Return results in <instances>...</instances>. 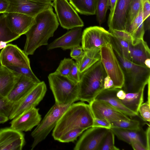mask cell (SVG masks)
I'll return each mask as SVG.
<instances>
[{"label": "cell", "mask_w": 150, "mask_h": 150, "mask_svg": "<svg viewBox=\"0 0 150 150\" xmlns=\"http://www.w3.org/2000/svg\"><path fill=\"white\" fill-rule=\"evenodd\" d=\"M143 2H150V0H142Z\"/></svg>", "instance_id": "obj_52"}, {"label": "cell", "mask_w": 150, "mask_h": 150, "mask_svg": "<svg viewBox=\"0 0 150 150\" xmlns=\"http://www.w3.org/2000/svg\"><path fill=\"white\" fill-rule=\"evenodd\" d=\"M38 83L28 77L18 74L13 87L6 98L10 102L17 103Z\"/></svg>", "instance_id": "obj_19"}, {"label": "cell", "mask_w": 150, "mask_h": 150, "mask_svg": "<svg viewBox=\"0 0 150 150\" xmlns=\"http://www.w3.org/2000/svg\"><path fill=\"white\" fill-rule=\"evenodd\" d=\"M89 104L94 117L104 120L110 123L130 119L129 117L103 101L94 100Z\"/></svg>", "instance_id": "obj_14"}, {"label": "cell", "mask_w": 150, "mask_h": 150, "mask_svg": "<svg viewBox=\"0 0 150 150\" xmlns=\"http://www.w3.org/2000/svg\"><path fill=\"white\" fill-rule=\"evenodd\" d=\"M7 68L17 74L28 77L38 83L41 81L33 72L30 67H11Z\"/></svg>", "instance_id": "obj_36"}, {"label": "cell", "mask_w": 150, "mask_h": 150, "mask_svg": "<svg viewBox=\"0 0 150 150\" xmlns=\"http://www.w3.org/2000/svg\"><path fill=\"white\" fill-rule=\"evenodd\" d=\"M18 74L8 68L0 67V94L6 97L13 87Z\"/></svg>", "instance_id": "obj_23"}, {"label": "cell", "mask_w": 150, "mask_h": 150, "mask_svg": "<svg viewBox=\"0 0 150 150\" xmlns=\"http://www.w3.org/2000/svg\"><path fill=\"white\" fill-rule=\"evenodd\" d=\"M85 130L78 129L69 131L62 135L58 141L62 143L74 142Z\"/></svg>", "instance_id": "obj_38"}, {"label": "cell", "mask_w": 150, "mask_h": 150, "mask_svg": "<svg viewBox=\"0 0 150 150\" xmlns=\"http://www.w3.org/2000/svg\"><path fill=\"white\" fill-rule=\"evenodd\" d=\"M21 36L11 31L8 26L4 13L0 16V42L7 44L16 40Z\"/></svg>", "instance_id": "obj_30"}, {"label": "cell", "mask_w": 150, "mask_h": 150, "mask_svg": "<svg viewBox=\"0 0 150 150\" xmlns=\"http://www.w3.org/2000/svg\"><path fill=\"white\" fill-rule=\"evenodd\" d=\"M59 23L52 6L38 14L25 35L26 40L23 51L27 55L33 54L40 47L48 45L49 39L53 36Z\"/></svg>", "instance_id": "obj_1"}, {"label": "cell", "mask_w": 150, "mask_h": 150, "mask_svg": "<svg viewBox=\"0 0 150 150\" xmlns=\"http://www.w3.org/2000/svg\"><path fill=\"white\" fill-rule=\"evenodd\" d=\"M114 52L124 75V83L121 89L126 93H135L145 88L150 81V69L135 64Z\"/></svg>", "instance_id": "obj_4"}, {"label": "cell", "mask_w": 150, "mask_h": 150, "mask_svg": "<svg viewBox=\"0 0 150 150\" xmlns=\"http://www.w3.org/2000/svg\"><path fill=\"white\" fill-rule=\"evenodd\" d=\"M0 62L2 66L30 68L29 58L24 52L16 45L8 44L0 52Z\"/></svg>", "instance_id": "obj_12"}, {"label": "cell", "mask_w": 150, "mask_h": 150, "mask_svg": "<svg viewBox=\"0 0 150 150\" xmlns=\"http://www.w3.org/2000/svg\"><path fill=\"white\" fill-rule=\"evenodd\" d=\"M16 104L10 102L0 94V114L8 117Z\"/></svg>", "instance_id": "obj_37"}, {"label": "cell", "mask_w": 150, "mask_h": 150, "mask_svg": "<svg viewBox=\"0 0 150 150\" xmlns=\"http://www.w3.org/2000/svg\"><path fill=\"white\" fill-rule=\"evenodd\" d=\"M94 117L89 104L83 102L71 104L63 114L54 128L52 136L57 141L70 130L92 127Z\"/></svg>", "instance_id": "obj_2"}, {"label": "cell", "mask_w": 150, "mask_h": 150, "mask_svg": "<svg viewBox=\"0 0 150 150\" xmlns=\"http://www.w3.org/2000/svg\"><path fill=\"white\" fill-rule=\"evenodd\" d=\"M48 79L55 103L66 105L79 100L78 83L54 72L49 75Z\"/></svg>", "instance_id": "obj_5"}, {"label": "cell", "mask_w": 150, "mask_h": 150, "mask_svg": "<svg viewBox=\"0 0 150 150\" xmlns=\"http://www.w3.org/2000/svg\"><path fill=\"white\" fill-rule=\"evenodd\" d=\"M107 76L100 61L80 74L78 83L79 100L89 103L104 89V80Z\"/></svg>", "instance_id": "obj_3"}, {"label": "cell", "mask_w": 150, "mask_h": 150, "mask_svg": "<svg viewBox=\"0 0 150 150\" xmlns=\"http://www.w3.org/2000/svg\"><path fill=\"white\" fill-rule=\"evenodd\" d=\"M100 50V61L107 75L113 81L115 88L121 89L124 83V74L111 43L102 47Z\"/></svg>", "instance_id": "obj_7"}, {"label": "cell", "mask_w": 150, "mask_h": 150, "mask_svg": "<svg viewBox=\"0 0 150 150\" xmlns=\"http://www.w3.org/2000/svg\"><path fill=\"white\" fill-rule=\"evenodd\" d=\"M150 125H149V126L144 132L145 144L147 150L150 149Z\"/></svg>", "instance_id": "obj_47"}, {"label": "cell", "mask_w": 150, "mask_h": 150, "mask_svg": "<svg viewBox=\"0 0 150 150\" xmlns=\"http://www.w3.org/2000/svg\"><path fill=\"white\" fill-rule=\"evenodd\" d=\"M82 27H78L71 29L61 37L48 45V50L61 48L63 50H71L80 45L81 42Z\"/></svg>", "instance_id": "obj_18"}, {"label": "cell", "mask_w": 150, "mask_h": 150, "mask_svg": "<svg viewBox=\"0 0 150 150\" xmlns=\"http://www.w3.org/2000/svg\"><path fill=\"white\" fill-rule=\"evenodd\" d=\"M115 145V134L109 129L103 139L98 150H118Z\"/></svg>", "instance_id": "obj_33"}, {"label": "cell", "mask_w": 150, "mask_h": 150, "mask_svg": "<svg viewBox=\"0 0 150 150\" xmlns=\"http://www.w3.org/2000/svg\"><path fill=\"white\" fill-rule=\"evenodd\" d=\"M104 89H109L114 87L113 81L108 76H107L104 80Z\"/></svg>", "instance_id": "obj_46"}, {"label": "cell", "mask_w": 150, "mask_h": 150, "mask_svg": "<svg viewBox=\"0 0 150 150\" xmlns=\"http://www.w3.org/2000/svg\"><path fill=\"white\" fill-rule=\"evenodd\" d=\"M92 127L106 128L110 129L111 127L110 123L104 120L94 117Z\"/></svg>", "instance_id": "obj_42"}, {"label": "cell", "mask_w": 150, "mask_h": 150, "mask_svg": "<svg viewBox=\"0 0 150 150\" xmlns=\"http://www.w3.org/2000/svg\"><path fill=\"white\" fill-rule=\"evenodd\" d=\"M130 144L134 150H147L145 145L136 139L132 140Z\"/></svg>", "instance_id": "obj_44"}, {"label": "cell", "mask_w": 150, "mask_h": 150, "mask_svg": "<svg viewBox=\"0 0 150 150\" xmlns=\"http://www.w3.org/2000/svg\"><path fill=\"white\" fill-rule=\"evenodd\" d=\"M1 66V64L0 63V67Z\"/></svg>", "instance_id": "obj_53"}, {"label": "cell", "mask_w": 150, "mask_h": 150, "mask_svg": "<svg viewBox=\"0 0 150 150\" xmlns=\"http://www.w3.org/2000/svg\"><path fill=\"white\" fill-rule=\"evenodd\" d=\"M71 50L70 56L76 61L79 60L84 52L82 47L80 45L75 47Z\"/></svg>", "instance_id": "obj_43"}, {"label": "cell", "mask_w": 150, "mask_h": 150, "mask_svg": "<svg viewBox=\"0 0 150 150\" xmlns=\"http://www.w3.org/2000/svg\"><path fill=\"white\" fill-rule=\"evenodd\" d=\"M145 66L148 68L150 69V59H146L144 62Z\"/></svg>", "instance_id": "obj_50"}, {"label": "cell", "mask_w": 150, "mask_h": 150, "mask_svg": "<svg viewBox=\"0 0 150 150\" xmlns=\"http://www.w3.org/2000/svg\"><path fill=\"white\" fill-rule=\"evenodd\" d=\"M25 143L22 132L10 127L0 129V150H21Z\"/></svg>", "instance_id": "obj_16"}, {"label": "cell", "mask_w": 150, "mask_h": 150, "mask_svg": "<svg viewBox=\"0 0 150 150\" xmlns=\"http://www.w3.org/2000/svg\"><path fill=\"white\" fill-rule=\"evenodd\" d=\"M53 0H7L9 5L6 12L20 13L35 17L52 6Z\"/></svg>", "instance_id": "obj_10"}, {"label": "cell", "mask_w": 150, "mask_h": 150, "mask_svg": "<svg viewBox=\"0 0 150 150\" xmlns=\"http://www.w3.org/2000/svg\"><path fill=\"white\" fill-rule=\"evenodd\" d=\"M69 1L75 10L81 14H96L97 0H69Z\"/></svg>", "instance_id": "obj_28"}, {"label": "cell", "mask_w": 150, "mask_h": 150, "mask_svg": "<svg viewBox=\"0 0 150 150\" xmlns=\"http://www.w3.org/2000/svg\"><path fill=\"white\" fill-rule=\"evenodd\" d=\"M71 104L62 105L55 103L52 106L43 120L31 133V136L33 138V141L31 146V150L33 149L38 144L45 139Z\"/></svg>", "instance_id": "obj_6"}, {"label": "cell", "mask_w": 150, "mask_h": 150, "mask_svg": "<svg viewBox=\"0 0 150 150\" xmlns=\"http://www.w3.org/2000/svg\"><path fill=\"white\" fill-rule=\"evenodd\" d=\"M3 13L9 28L20 36L25 34L34 23V17L25 14L16 12Z\"/></svg>", "instance_id": "obj_17"}, {"label": "cell", "mask_w": 150, "mask_h": 150, "mask_svg": "<svg viewBox=\"0 0 150 150\" xmlns=\"http://www.w3.org/2000/svg\"><path fill=\"white\" fill-rule=\"evenodd\" d=\"M80 75L78 65L76 62H74L71 68L68 77L73 82L78 83L80 79Z\"/></svg>", "instance_id": "obj_41"}, {"label": "cell", "mask_w": 150, "mask_h": 150, "mask_svg": "<svg viewBox=\"0 0 150 150\" xmlns=\"http://www.w3.org/2000/svg\"><path fill=\"white\" fill-rule=\"evenodd\" d=\"M109 129L92 127L85 130L74 147V150H98Z\"/></svg>", "instance_id": "obj_13"}, {"label": "cell", "mask_w": 150, "mask_h": 150, "mask_svg": "<svg viewBox=\"0 0 150 150\" xmlns=\"http://www.w3.org/2000/svg\"><path fill=\"white\" fill-rule=\"evenodd\" d=\"M62 27L67 30L82 27L84 23L67 0H53L52 4Z\"/></svg>", "instance_id": "obj_8"}, {"label": "cell", "mask_w": 150, "mask_h": 150, "mask_svg": "<svg viewBox=\"0 0 150 150\" xmlns=\"http://www.w3.org/2000/svg\"><path fill=\"white\" fill-rule=\"evenodd\" d=\"M141 4L142 0H132L127 15L126 29L132 22L137 15Z\"/></svg>", "instance_id": "obj_34"}, {"label": "cell", "mask_w": 150, "mask_h": 150, "mask_svg": "<svg viewBox=\"0 0 150 150\" xmlns=\"http://www.w3.org/2000/svg\"><path fill=\"white\" fill-rule=\"evenodd\" d=\"M39 111V109L34 107L22 113L12 119L10 127L21 132L31 131L41 120Z\"/></svg>", "instance_id": "obj_15"}, {"label": "cell", "mask_w": 150, "mask_h": 150, "mask_svg": "<svg viewBox=\"0 0 150 150\" xmlns=\"http://www.w3.org/2000/svg\"><path fill=\"white\" fill-rule=\"evenodd\" d=\"M110 129L119 139L129 144L132 140L136 139L145 146L141 130H133L115 127H111Z\"/></svg>", "instance_id": "obj_27"}, {"label": "cell", "mask_w": 150, "mask_h": 150, "mask_svg": "<svg viewBox=\"0 0 150 150\" xmlns=\"http://www.w3.org/2000/svg\"><path fill=\"white\" fill-rule=\"evenodd\" d=\"M100 48H94L84 51L81 57L76 61L81 74L100 60Z\"/></svg>", "instance_id": "obj_24"}, {"label": "cell", "mask_w": 150, "mask_h": 150, "mask_svg": "<svg viewBox=\"0 0 150 150\" xmlns=\"http://www.w3.org/2000/svg\"><path fill=\"white\" fill-rule=\"evenodd\" d=\"M9 120L7 117L0 114V124H3L7 121Z\"/></svg>", "instance_id": "obj_49"}, {"label": "cell", "mask_w": 150, "mask_h": 150, "mask_svg": "<svg viewBox=\"0 0 150 150\" xmlns=\"http://www.w3.org/2000/svg\"><path fill=\"white\" fill-rule=\"evenodd\" d=\"M118 89L113 88L104 89L98 95L94 100L105 102L128 117L138 116L126 108L117 98L116 93Z\"/></svg>", "instance_id": "obj_21"}, {"label": "cell", "mask_w": 150, "mask_h": 150, "mask_svg": "<svg viewBox=\"0 0 150 150\" xmlns=\"http://www.w3.org/2000/svg\"><path fill=\"white\" fill-rule=\"evenodd\" d=\"M112 35L110 33L101 27H88L82 33L81 47L84 51L100 48L110 43Z\"/></svg>", "instance_id": "obj_9"}, {"label": "cell", "mask_w": 150, "mask_h": 150, "mask_svg": "<svg viewBox=\"0 0 150 150\" xmlns=\"http://www.w3.org/2000/svg\"><path fill=\"white\" fill-rule=\"evenodd\" d=\"M110 32L113 36L124 40L133 42L135 40L130 34L125 30H113Z\"/></svg>", "instance_id": "obj_40"}, {"label": "cell", "mask_w": 150, "mask_h": 150, "mask_svg": "<svg viewBox=\"0 0 150 150\" xmlns=\"http://www.w3.org/2000/svg\"><path fill=\"white\" fill-rule=\"evenodd\" d=\"M144 88L137 92L126 93L123 98L120 100L126 108L138 115L139 107L144 101Z\"/></svg>", "instance_id": "obj_25"}, {"label": "cell", "mask_w": 150, "mask_h": 150, "mask_svg": "<svg viewBox=\"0 0 150 150\" xmlns=\"http://www.w3.org/2000/svg\"><path fill=\"white\" fill-rule=\"evenodd\" d=\"M110 123L111 127L136 131L141 130L140 122L136 120L130 119L128 120H119Z\"/></svg>", "instance_id": "obj_31"}, {"label": "cell", "mask_w": 150, "mask_h": 150, "mask_svg": "<svg viewBox=\"0 0 150 150\" xmlns=\"http://www.w3.org/2000/svg\"><path fill=\"white\" fill-rule=\"evenodd\" d=\"M117 0H109L110 12L108 21V26L111 22L114 13V12L117 3Z\"/></svg>", "instance_id": "obj_45"}, {"label": "cell", "mask_w": 150, "mask_h": 150, "mask_svg": "<svg viewBox=\"0 0 150 150\" xmlns=\"http://www.w3.org/2000/svg\"><path fill=\"white\" fill-rule=\"evenodd\" d=\"M47 90L44 81L38 83L27 95L16 103L9 119L12 120L24 112L35 107L43 98Z\"/></svg>", "instance_id": "obj_11"}, {"label": "cell", "mask_w": 150, "mask_h": 150, "mask_svg": "<svg viewBox=\"0 0 150 150\" xmlns=\"http://www.w3.org/2000/svg\"><path fill=\"white\" fill-rule=\"evenodd\" d=\"M109 7V0H97L95 14L97 21L100 25L105 21L107 11Z\"/></svg>", "instance_id": "obj_32"}, {"label": "cell", "mask_w": 150, "mask_h": 150, "mask_svg": "<svg viewBox=\"0 0 150 150\" xmlns=\"http://www.w3.org/2000/svg\"><path fill=\"white\" fill-rule=\"evenodd\" d=\"M127 31L135 40H144L145 30L143 19L142 5L139 11L132 22L126 28Z\"/></svg>", "instance_id": "obj_26"}, {"label": "cell", "mask_w": 150, "mask_h": 150, "mask_svg": "<svg viewBox=\"0 0 150 150\" xmlns=\"http://www.w3.org/2000/svg\"><path fill=\"white\" fill-rule=\"evenodd\" d=\"M110 43L114 51L129 60L132 42L124 40L112 35Z\"/></svg>", "instance_id": "obj_29"}, {"label": "cell", "mask_w": 150, "mask_h": 150, "mask_svg": "<svg viewBox=\"0 0 150 150\" xmlns=\"http://www.w3.org/2000/svg\"><path fill=\"white\" fill-rule=\"evenodd\" d=\"M150 58V50L144 40H135L132 42L129 60L140 65L145 66L144 62Z\"/></svg>", "instance_id": "obj_22"}, {"label": "cell", "mask_w": 150, "mask_h": 150, "mask_svg": "<svg viewBox=\"0 0 150 150\" xmlns=\"http://www.w3.org/2000/svg\"><path fill=\"white\" fill-rule=\"evenodd\" d=\"M74 62L71 59L64 58L61 61L59 65L54 72L68 77L71 68Z\"/></svg>", "instance_id": "obj_35"}, {"label": "cell", "mask_w": 150, "mask_h": 150, "mask_svg": "<svg viewBox=\"0 0 150 150\" xmlns=\"http://www.w3.org/2000/svg\"><path fill=\"white\" fill-rule=\"evenodd\" d=\"M7 44V43L5 42H0V49L4 48Z\"/></svg>", "instance_id": "obj_51"}, {"label": "cell", "mask_w": 150, "mask_h": 150, "mask_svg": "<svg viewBox=\"0 0 150 150\" xmlns=\"http://www.w3.org/2000/svg\"><path fill=\"white\" fill-rule=\"evenodd\" d=\"M9 5L7 0H0V13H5Z\"/></svg>", "instance_id": "obj_48"}, {"label": "cell", "mask_w": 150, "mask_h": 150, "mask_svg": "<svg viewBox=\"0 0 150 150\" xmlns=\"http://www.w3.org/2000/svg\"><path fill=\"white\" fill-rule=\"evenodd\" d=\"M132 0H117L112 18L108 25L109 32L113 30H125L127 18Z\"/></svg>", "instance_id": "obj_20"}, {"label": "cell", "mask_w": 150, "mask_h": 150, "mask_svg": "<svg viewBox=\"0 0 150 150\" xmlns=\"http://www.w3.org/2000/svg\"><path fill=\"white\" fill-rule=\"evenodd\" d=\"M138 112L145 121L149 122L150 121V101H147L142 103L139 109Z\"/></svg>", "instance_id": "obj_39"}]
</instances>
